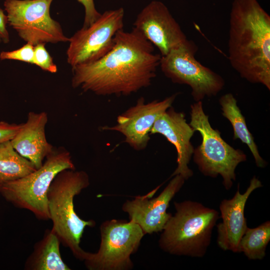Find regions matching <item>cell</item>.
Segmentation results:
<instances>
[{
  "mask_svg": "<svg viewBox=\"0 0 270 270\" xmlns=\"http://www.w3.org/2000/svg\"><path fill=\"white\" fill-rule=\"evenodd\" d=\"M161 57L138 30L122 29L103 57L72 68V85L98 96H128L151 84Z\"/></svg>",
  "mask_w": 270,
  "mask_h": 270,
  "instance_id": "cell-1",
  "label": "cell"
},
{
  "mask_svg": "<svg viewBox=\"0 0 270 270\" xmlns=\"http://www.w3.org/2000/svg\"><path fill=\"white\" fill-rule=\"evenodd\" d=\"M198 47L192 40L186 42L162 56L160 66L162 72L174 83L188 85L196 102L216 96L225 82L219 74L198 61Z\"/></svg>",
  "mask_w": 270,
  "mask_h": 270,
  "instance_id": "cell-8",
  "label": "cell"
},
{
  "mask_svg": "<svg viewBox=\"0 0 270 270\" xmlns=\"http://www.w3.org/2000/svg\"><path fill=\"white\" fill-rule=\"evenodd\" d=\"M160 194L152 198L162 185L146 195L138 196L126 200L122 206L130 220L138 224L144 234L161 232L172 214L168 212L170 202L180 191L186 180L180 174L173 176Z\"/></svg>",
  "mask_w": 270,
  "mask_h": 270,
  "instance_id": "cell-11",
  "label": "cell"
},
{
  "mask_svg": "<svg viewBox=\"0 0 270 270\" xmlns=\"http://www.w3.org/2000/svg\"><path fill=\"white\" fill-rule=\"evenodd\" d=\"M36 170L30 160L14 150L10 140L0 144V184L23 178Z\"/></svg>",
  "mask_w": 270,
  "mask_h": 270,
  "instance_id": "cell-19",
  "label": "cell"
},
{
  "mask_svg": "<svg viewBox=\"0 0 270 270\" xmlns=\"http://www.w3.org/2000/svg\"><path fill=\"white\" fill-rule=\"evenodd\" d=\"M100 244L96 252L84 260L90 270H129L134 267L131 255L138 250L145 235L132 220L112 219L100 226Z\"/></svg>",
  "mask_w": 270,
  "mask_h": 270,
  "instance_id": "cell-7",
  "label": "cell"
},
{
  "mask_svg": "<svg viewBox=\"0 0 270 270\" xmlns=\"http://www.w3.org/2000/svg\"><path fill=\"white\" fill-rule=\"evenodd\" d=\"M262 186L260 180L254 176L244 194L240 192L238 184L232 198L220 202L219 208L222 222L216 226L217 243L222 250L238 252L240 241L248 228L244 216L246 202L255 190Z\"/></svg>",
  "mask_w": 270,
  "mask_h": 270,
  "instance_id": "cell-14",
  "label": "cell"
},
{
  "mask_svg": "<svg viewBox=\"0 0 270 270\" xmlns=\"http://www.w3.org/2000/svg\"><path fill=\"white\" fill-rule=\"evenodd\" d=\"M47 122L46 112H30L26 122L21 124L10 140L14 150L30 160L36 169L42 166L44 159L54 148L46 138L45 126Z\"/></svg>",
  "mask_w": 270,
  "mask_h": 270,
  "instance_id": "cell-16",
  "label": "cell"
},
{
  "mask_svg": "<svg viewBox=\"0 0 270 270\" xmlns=\"http://www.w3.org/2000/svg\"><path fill=\"white\" fill-rule=\"evenodd\" d=\"M124 15L122 8L106 10L92 24L76 32L70 38L66 52L72 68L106 55L113 46L116 33L123 29Z\"/></svg>",
  "mask_w": 270,
  "mask_h": 270,
  "instance_id": "cell-10",
  "label": "cell"
},
{
  "mask_svg": "<svg viewBox=\"0 0 270 270\" xmlns=\"http://www.w3.org/2000/svg\"><path fill=\"white\" fill-rule=\"evenodd\" d=\"M1 40H1V38H0V42Z\"/></svg>",
  "mask_w": 270,
  "mask_h": 270,
  "instance_id": "cell-26",
  "label": "cell"
},
{
  "mask_svg": "<svg viewBox=\"0 0 270 270\" xmlns=\"http://www.w3.org/2000/svg\"><path fill=\"white\" fill-rule=\"evenodd\" d=\"M89 184V177L86 172L64 170L53 180L47 196L52 230L74 256L84 261L88 252L80 246L81 238L86 227H93L96 222L92 220H84L79 217L74 210V199Z\"/></svg>",
  "mask_w": 270,
  "mask_h": 270,
  "instance_id": "cell-4",
  "label": "cell"
},
{
  "mask_svg": "<svg viewBox=\"0 0 270 270\" xmlns=\"http://www.w3.org/2000/svg\"><path fill=\"white\" fill-rule=\"evenodd\" d=\"M54 0H6L4 4L8 24L24 40L39 44L68 42L58 22L50 15Z\"/></svg>",
  "mask_w": 270,
  "mask_h": 270,
  "instance_id": "cell-9",
  "label": "cell"
},
{
  "mask_svg": "<svg viewBox=\"0 0 270 270\" xmlns=\"http://www.w3.org/2000/svg\"><path fill=\"white\" fill-rule=\"evenodd\" d=\"M174 204L176 212L161 232L160 248L172 255L204 256L220 218L219 212L190 200L174 202Z\"/></svg>",
  "mask_w": 270,
  "mask_h": 270,
  "instance_id": "cell-3",
  "label": "cell"
},
{
  "mask_svg": "<svg viewBox=\"0 0 270 270\" xmlns=\"http://www.w3.org/2000/svg\"><path fill=\"white\" fill-rule=\"evenodd\" d=\"M134 28L158 48L161 56L188 40L167 6L160 1L153 0L146 6L137 16Z\"/></svg>",
  "mask_w": 270,
  "mask_h": 270,
  "instance_id": "cell-13",
  "label": "cell"
},
{
  "mask_svg": "<svg viewBox=\"0 0 270 270\" xmlns=\"http://www.w3.org/2000/svg\"><path fill=\"white\" fill-rule=\"evenodd\" d=\"M190 125L202 136L201 144L194 149L193 160L199 170L205 176L222 178V184L230 190L236 180L235 170L241 162L246 160L243 151L235 149L221 137L220 132L213 128L208 116L203 109L202 101L190 106Z\"/></svg>",
  "mask_w": 270,
  "mask_h": 270,
  "instance_id": "cell-5",
  "label": "cell"
},
{
  "mask_svg": "<svg viewBox=\"0 0 270 270\" xmlns=\"http://www.w3.org/2000/svg\"><path fill=\"white\" fill-rule=\"evenodd\" d=\"M34 46L26 43L22 47L12 51H2L0 53L1 60H12L33 64Z\"/></svg>",
  "mask_w": 270,
  "mask_h": 270,
  "instance_id": "cell-22",
  "label": "cell"
},
{
  "mask_svg": "<svg viewBox=\"0 0 270 270\" xmlns=\"http://www.w3.org/2000/svg\"><path fill=\"white\" fill-rule=\"evenodd\" d=\"M46 158L35 171L0 184V194L6 200L44 220H50L47 196L53 180L62 170L75 169L70 152L62 147L54 148Z\"/></svg>",
  "mask_w": 270,
  "mask_h": 270,
  "instance_id": "cell-6",
  "label": "cell"
},
{
  "mask_svg": "<svg viewBox=\"0 0 270 270\" xmlns=\"http://www.w3.org/2000/svg\"><path fill=\"white\" fill-rule=\"evenodd\" d=\"M195 131L186 122L185 114L178 112L170 107L155 121L150 134H159L176 148L177 152V167L172 176L176 174L187 180L194 174L188 165L194 151L190 139Z\"/></svg>",
  "mask_w": 270,
  "mask_h": 270,
  "instance_id": "cell-15",
  "label": "cell"
},
{
  "mask_svg": "<svg viewBox=\"0 0 270 270\" xmlns=\"http://www.w3.org/2000/svg\"><path fill=\"white\" fill-rule=\"evenodd\" d=\"M8 18L4 11L0 8V38L5 44L10 41L9 34L6 28Z\"/></svg>",
  "mask_w": 270,
  "mask_h": 270,
  "instance_id": "cell-25",
  "label": "cell"
},
{
  "mask_svg": "<svg viewBox=\"0 0 270 270\" xmlns=\"http://www.w3.org/2000/svg\"><path fill=\"white\" fill-rule=\"evenodd\" d=\"M270 241V222L267 220L257 227H248L238 244V252H243L250 260H261Z\"/></svg>",
  "mask_w": 270,
  "mask_h": 270,
  "instance_id": "cell-20",
  "label": "cell"
},
{
  "mask_svg": "<svg viewBox=\"0 0 270 270\" xmlns=\"http://www.w3.org/2000/svg\"><path fill=\"white\" fill-rule=\"evenodd\" d=\"M84 8L85 16L83 26L87 27L94 22L101 15L95 7L94 0H77Z\"/></svg>",
  "mask_w": 270,
  "mask_h": 270,
  "instance_id": "cell-23",
  "label": "cell"
},
{
  "mask_svg": "<svg viewBox=\"0 0 270 270\" xmlns=\"http://www.w3.org/2000/svg\"><path fill=\"white\" fill-rule=\"evenodd\" d=\"M21 124H10L0 121V144L6 140H10L20 128Z\"/></svg>",
  "mask_w": 270,
  "mask_h": 270,
  "instance_id": "cell-24",
  "label": "cell"
},
{
  "mask_svg": "<svg viewBox=\"0 0 270 270\" xmlns=\"http://www.w3.org/2000/svg\"><path fill=\"white\" fill-rule=\"evenodd\" d=\"M222 116L231 124L234 130V140L239 139L250 148L258 167L264 168L267 162L260 156L252 134L247 127L246 120L238 106L237 100L230 93L222 96L219 99Z\"/></svg>",
  "mask_w": 270,
  "mask_h": 270,
  "instance_id": "cell-18",
  "label": "cell"
},
{
  "mask_svg": "<svg viewBox=\"0 0 270 270\" xmlns=\"http://www.w3.org/2000/svg\"><path fill=\"white\" fill-rule=\"evenodd\" d=\"M45 44H39L34 46L33 64L44 71L56 73L58 71L57 66L46 48Z\"/></svg>",
  "mask_w": 270,
  "mask_h": 270,
  "instance_id": "cell-21",
  "label": "cell"
},
{
  "mask_svg": "<svg viewBox=\"0 0 270 270\" xmlns=\"http://www.w3.org/2000/svg\"><path fill=\"white\" fill-rule=\"evenodd\" d=\"M228 52L242 78L270 90V16L258 0H233Z\"/></svg>",
  "mask_w": 270,
  "mask_h": 270,
  "instance_id": "cell-2",
  "label": "cell"
},
{
  "mask_svg": "<svg viewBox=\"0 0 270 270\" xmlns=\"http://www.w3.org/2000/svg\"><path fill=\"white\" fill-rule=\"evenodd\" d=\"M176 96L175 94L162 100L147 103L144 97H140L135 105L118 116L114 126H103L102 130L118 132L124 136L125 142L131 148L136 150H144L150 140L155 121L172 106Z\"/></svg>",
  "mask_w": 270,
  "mask_h": 270,
  "instance_id": "cell-12",
  "label": "cell"
},
{
  "mask_svg": "<svg viewBox=\"0 0 270 270\" xmlns=\"http://www.w3.org/2000/svg\"><path fill=\"white\" fill-rule=\"evenodd\" d=\"M60 241L52 230H47L42 238L34 246L24 264L26 270H70L62 258Z\"/></svg>",
  "mask_w": 270,
  "mask_h": 270,
  "instance_id": "cell-17",
  "label": "cell"
}]
</instances>
